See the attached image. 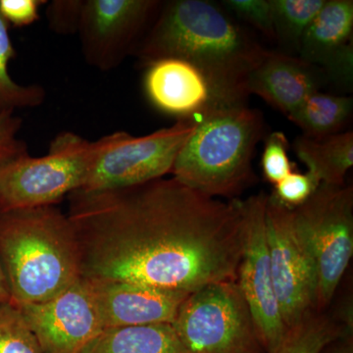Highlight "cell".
<instances>
[{
    "mask_svg": "<svg viewBox=\"0 0 353 353\" xmlns=\"http://www.w3.org/2000/svg\"><path fill=\"white\" fill-rule=\"evenodd\" d=\"M81 278L190 292L238 280L241 201L224 202L160 178L69 194Z\"/></svg>",
    "mask_w": 353,
    "mask_h": 353,
    "instance_id": "1",
    "label": "cell"
},
{
    "mask_svg": "<svg viewBox=\"0 0 353 353\" xmlns=\"http://www.w3.org/2000/svg\"><path fill=\"white\" fill-rule=\"evenodd\" d=\"M268 51L218 4L173 0L162 2L132 54L145 66L163 58L189 62L225 106L246 103L248 76Z\"/></svg>",
    "mask_w": 353,
    "mask_h": 353,
    "instance_id": "2",
    "label": "cell"
},
{
    "mask_svg": "<svg viewBox=\"0 0 353 353\" xmlns=\"http://www.w3.org/2000/svg\"><path fill=\"white\" fill-rule=\"evenodd\" d=\"M0 262L16 306L54 299L81 279L68 216L55 205L0 212Z\"/></svg>",
    "mask_w": 353,
    "mask_h": 353,
    "instance_id": "3",
    "label": "cell"
},
{
    "mask_svg": "<svg viewBox=\"0 0 353 353\" xmlns=\"http://www.w3.org/2000/svg\"><path fill=\"white\" fill-rule=\"evenodd\" d=\"M196 120L171 174L204 196L233 199L254 178L252 158L263 137V115L245 103L217 106Z\"/></svg>",
    "mask_w": 353,
    "mask_h": 353,
    "instance_id": "4",
    "label": "cell"
},
{
    "mask_svg": "<svg viewBox=\"0 0 353 353\" xmlns=\"http://www.w3.org/2000/svg\"><path fill=\"white\" fill-rule=\"evenodd\" d=\"M102 148V139L90 141L62 132L41 157L27 154L0 172V212L55 205L82 189Z\"/></svg>",
    "mask_w": 353,
    "mask_h": 353,
    "instance_id": "5",
    "label": "cell"
},
{
    "mask_svg": "<svg viewBox=\"0 0 353 353\" xmlns=\"http://www.w3.org/2000/svg\"><path fill=\"white\" fill-rule=\"evenodd\" d=\"M292 213L297 236L314 267V310L323 311L333 301L352 259V185L321 183Z\"/></svg>",
    "mask_w": 353,
    "mask_h": 353,
    "instance_id": "6",
    "label": "cell"
},
{
    "mask_svg": "<svg viewBox=\"0 0 353 353\" xmlns=\"http://www.w3.org/2000/svg\"><path fill=\"white\" fill-rule=\"evenodd\" d=\"M172 326L189 353H267L236 281L190 292Z\"/></svg>",
    "mask_w": 353,
    "mask_h": 353,
    "instance_id": "7",
    "label": "cell"
},
{
    "mask_svg": "<svg viewBox=\"0 0 353 353\" xmlns=\"http://www.w3.org/2000/svg\"><path fill=\"white\" fill-rule=\"evenodd\" d=\"M196 119L178 120L143 137L116 132L102 137V148L81 190L125 189L171 174L176 157L196 127Z\"/></svg>",
    "mask_w": 353,
    "mask_h": 353,
    "instance_id": "8",
    "label": "cell"
},
{
    "mask_svg": "<svg viewBox=\"0 0 353 353\" xmlns=\"http://www.w3.org/2000/svg\"><path fill=\"white\" fill-rule=\"evenodd\" d=\"M267 197L261 192L241 201V250L236 282L250 306L262 345L270 353L288 329L272 278L265 228Z\"/></svg>",
    "mask_w": 353,
    "mask_h": 353,
    "instance_id": "9",
    "label": "cell"
},
{
    "mask_svg": "<svg viewBox=\"0 0 353 353\" xmlns=\"http://www.w3.org/2000/svg\"><path fill=\"white\" fill-rule=\"evenodd\" d=\"M157 0H83L78 34L85 61L102 72L132 54L157 17Z\"/></svg>",
    "mask_w": 353,
    "mask_h": 353,
    "instance_id": "10",
    "label": "cell"
},
{
    "mask_svg": "<svg viewBox=\"0 0 353 353\" xmlns=\"http://www.w3.org/2000/svg\"><path fill=\"white\" fill-rule=\"evenodd\" d=\"M272 278L283 322L288 328L314 310V267L297 236L292 210L267 197L265 210Z\"/></svg>",
    "mask_w": 353,
    "mask_h": 353,
    "instance_id": "11",
    "label": "cell"
},
{
    "mask_svg": "<svg viewBox=\"0 0 353 353\" xmlns=\"http://www.w3.org/2000/svg\"><path fill=\"white\" fill-rule=\"evenodd\" d=\"M17 307L43 353H82L103 331L92 285L85 279L50 301Z\"/></svg>",
    "mask_w": 353,
    "mask_h": 353,
    "instance_id": "12",
    "label": "cell"
},
{
    "mask_svg": "<svg viewBox=\"0 0 353 353\" xmlns=\"http://www.w3.org/2000/svg\"><path fill=\"white\" fill-rule=\"evenodd\" d=\"M352 0H326L304 34L299 57L322 70L327 81L352 90Z\"/></svg>",
    "mask_w": 353,
    "mask_h": 353,
    "instance_id": "13",
    "label": "cell"
},
{
    "mask_svg": "<svg viewBox=\"0 0 353 353\" xmlns=\"http://www.w3.org/2000/svg\"><path fill=\"white\" fill-rule=\"evenodd\" d=\"M88 281V280H87ZM104 329L172 324L190 294L124 281H88Z\"/></svg>",
    "mask_w": 353,
    "mask_h": 353,
    "instance_id": "14",
    "label": "cell"
},
{
    "mask_svg": "<svg viewBox=\"0 0 353 353\" xmlns=\"http://www.w3.org/2000/svg\"><path fill=\"white\" fill-rule=\"evenodd\" d=\"M143 87L154 108L178 120L199 119L220 106L203 74L194 65L163 58L146 65Z\"/></svg>",
    "mask_w": 353,
    "mask_h": 353,
    "instance_id": "15",
    "label": "cell"
},
{
    "mask_svg": "<svg viewBox=\"0 0 353 353\" xmlns=\"http://www.w3.org/2000/svg\"><path fill=\"white\" fill-rule=\"evenodd\" d=\"M326 82L318 67L299 57L269 50L248 76L246 90L248 95H259L288 118Z\"/></svg>",
    "mask_w": 353,
    "mask_h": 353,
    "instance_id": "16",
    "label": "cell"
},
{
    "mask_svg": "<svg viewBox=\"0 0 353 353\" xmlns=\"http://www.w3.org/2000/svg\"><path fill=\"white\" fill-rule=\"evenodd\" d=\"M82 353H189L172 324L104 329Z\"/></svg>",
    "mask_w": 353,
    "mask_h": 353,
    "instance_id": "17",
    "label": "cell"
},
{
    "mask_svg": "<svg viewBox=\"0 0 353 353\" xmlns=\"http://www.w3.org/2000/svg\"><path fill=\"white\" fill-rule=\"evenodd\" d=\"M297 158L321 183L345 185L353 165V132L347 131L324 139L297 137L294 143Z\"/></svg>",
    "mask_w": 353,
    "mask_h": 353,
    "instance_id": "18",
    "label": "cell"
},
{
    "mask_svg": "<svg viewBox=\"0 0 353 353\" xmlns=\"http://www.w3.org/2000/svg\"><path fill=\"white\" fill-rule=\"evenodd\" d=\"M352 111V97L317 92L309 95L288 119L303 130V136L319 139L343 132Z\"/></svg>",
    "mask_w": 353,
    "mask_h": 353,
    "instance_id": "19",
    "label": "cell"
},
{
    "mask_svg": "<svg viewBox=\"0 0 353 353\" xmlns=\"http://www.w3.org/2000/svg\"><path fill=\"white\" fill-rule=\"evenodd\" d=\"M347 333H352L323 311L311 310L288 328L282 341L270 353H320Z\"/></svg>",
    "mask_w": 353,
    "mask_h": 353,
    "instance_id": "20",
    "label": "cell"
},
{
    "mask_svg": "<svg viewBox=\"0 0 353 353\" xmlns=\"http://www.w3.org/2000/svg\"><path fill=\"white\" fill-rule=\"evenodd\" d=\"M275 39L287 54L299 57L309 26L326 0H270Z\"/></svg>",
    "mask_w": 353,
    "mask_h": 353,
    "instance_id": "21",
    "label": "cell"
},
{
    "mask_svg": "<svg viewBox=\"0 0 353 353\" xmlns=\"http://www.w3.org/2000/svg\"><path fill=\"white\" fill-rule=\"evenodd\" d=\"M8 27L0 14V114L38 108L46 99V92L41 85H20L11 78L8 67L15 57V50Z\"/></svg>",
    "mask_w": 353,
    "mask_h": 353,
    "instance_id": "22",
    "label": "cell"
},
{
    "mask_svg": "<svg viewBox=\"0 0 353 353\" xmlns=\"http://www.w3.org/2000/svg\"><path fill=\"white\" fill-rule=\"evenodd\" d=\"M0 353H43L20 309L11 301L0 303Z\"/></svg>",
    "mask_w": 353,
    "mask_h": 353,
    "instance_id": "23",
    "label": "cell"
},
{
    "mask_svg": "<svg viewBox=\"0 0 353 353\" xmlns=\"http://www.w3.org/2000/svg\"><path fill=\"white\" fill-rule=\"evenodd\" d=\"M320 185L321 183L309 172H292L274 185L273 192L268 197L278 205L294 210L307 201Z\"/></svg>",
    "mask_w": 353,
    "mask_h": 353,
    "instance_id": "24",
    "label": "cell"
},
{
    "mask_svg": "<svg viewBox=\"0 0 353 353\" xmlns=\"http://www.w3.org/2000/svg\"><path fill=\"white\" fill-rule=\"evenodd\" d=\"M289 141L282 132H272L265 141L261 168L264 178L274 185L294 172V164L289 158Z\"/></svg>",
    "mask_w": 353,
    "mask_h": 353,
    "instance_id": "25",
    "label": "cell"
},
{
    "mask_svg": "<svg viewBox=\"0 0 353 353\" xmlns=\"http://www.w3.org/2000/svg\"><path fill=\"white\" fill-rule=\"evenodd\" d=\"M228 12L245 21L270 41H276L270 0H225Z\"/></svg>",
    "mask_w": 353,
    "mask_h": 353,
    "instance_id": "26",
    "label": "cell"
},
{
    "mask_svg": "<svg viewBox=\"0 0 353 353\" xmlns=\"http://www.w3.org/2000/svg\"><path fill=\"white\" fill-rule=\"evenodd\" d=\"M83 0H53L46 3L48 28L55 34H78L82 17Z\"/></svg>",
    "mask_w": 353,
    "mask_h": 353,
    "instance_id": "27",
    "label": "cell"
},
{
    "mask_svg": "<svg viewBox=\"0 0 353 353\" xmlns=\"http://www.w3.org/2000/svg\"><path fill=\"white\" fill-rule=\"evenodd\" d=\"M22 120L14 112L0 114V172L9 164L29 154L24 141L18 138Z\"/></svg>",
    "mask_w": 353,
    "mask_h": 353,
    "instance_id": "28",
    "label": "cell"
},
{
    "mask_svg": "<svg viewBox=\"0 0 353 353\" xmlns=\"http://www.w3.org/2000/svg\"><path fill=\"white\" fill-rule=\"evenodd\" d=\"M46 0H0V14L9 24L24 27L39 20V9Z\"/></svg>",
    "mask_w": 353,
    "mask_h": 353,
    "instance_id": "29",
    "label": "cell"
},
{
    "mask_svg": "<svg viewBox=\"0 0 353 353\" xmlns=\"http://www.w3.org/2000/svg\"><path fill=\"white\" fill-rule=\"evenodd\" d=\"M320 353H353V334L347 333L327 345Z\"/></svg>",
    "mask_w": 353,
    "mask_h": 353,
    "instance_id": "30",
    "label": "cell"
},
{
    "mask_svg": "<svg viewBox=\"0 0 353 353\" xmlns=\"http://www.w3.org/2000/svg\"><path fill=\"white\" fill-rule=\"evenodd\" d=\"M11 296L1 262H0V303H10Z\"/></svg>",
    "mask_w": 353,
    "mask_h": 353,
    "instance_id": "31",
    "label": "cell"
}]
</instances>
